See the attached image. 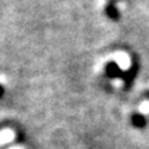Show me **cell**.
Instances as JSON below:
<instances>
[{"label": "cell", "instance_id": "cell-1", "mask_svg": "<svg viewBox=\"0 0 149 149\" xmlns=\"http://www.w3.org/2000/svg\"><path fill=\"white\" fill-rule=\"evenodd\" d=\"M107 74L111 76V77H115V76H119L120 74V68L116 62H108L107 65Z\"/></svg>", "mask_w": 149, "mask_h": 149}, {"label": "cell", "instance_id": "cell-2", "mask_svg": "<svg viewBox=\"0 0 149 149\" xmlns=\"http://www.w3.org/2000/svg\"><path fill=\"white\" fill-rule=\"evenodd\" d=\"M131 122H133V124L135 126V127H139V128H142L145 124H146L145 117L142 116V115H139V113H134V115H133V119H131Z\"/></svg>", "mask_w": 149, "mask_h": 149}, {"label": "cell", "instance_id": "cell-3", "mask_svg": "<svg viewBox=\"0 0 149 149\" xmlns=\"http://www.w3.org/2000/svg\"><path fill=\"white\" fill-rule=\"evenodd\" d=\"M105 13L108 14V17H111L112 19H117V17H119V11H117L116 6L113 4V3H109V4H108Z\"/></svg>", "mask_w": 149, "mask_h": 149}]
</instances>
